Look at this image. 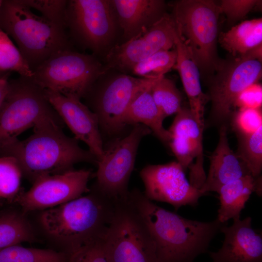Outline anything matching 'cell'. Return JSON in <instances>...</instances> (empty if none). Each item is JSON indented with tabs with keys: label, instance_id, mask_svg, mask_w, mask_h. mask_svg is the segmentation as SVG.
Returning <instances> with one entry per match:
<instances>
[{
	"label": "cell",
	"instance_id": "1",
	"mask_svg": "<svg viewBox=\"0 0 262 262\" xmlns=\"http://www.w3.org/2000/svg\"><path fill=\"white\" fill-rule=\"evenodd\" d=\"M128 197L147 226L159 262H194L227 224L217 218L208 222L185 218L159 206L138 189L129 191Z\"/></svg>",
	"mask_w": 262,
	"mask_h": 262
},
{
	"label": "cell",
	"instance_id": "2",
	"mask_svg": "<svg viewBox=\"0 0 262 262\" xmlns=\"http://www.w3.org/2000/svg\"><path fill=\"white\" fill-rule=\"evenodd\" d=\"M115 207V200L94 185L85 196L42 211L39 221L56 250L69 254L104 236Z\"/></svg>",
	"mask_w": 262,
	"mask_h": 262
},
{
	"label": "cell",
	"instance_id": "3",
	"mask_svg": "<svg viewBox=\"0 0 262 262\" xmlns=\"http://www.w3.org/2000/svg\"><path fill=\"white\" fill-rule=\"evenodd\" d=\"M64 125L61 120H45L33 127L32 135L17 140L2 155L15 157L23 176L32 183L43 176L73 169L79 163L97 164L96 158L89 150L82 148L76 139L64 133Z\"/></svg>",
	"mask_w": 262,
	"mask_h": 262
},
{
	"label": "cell",
	"instance_id": "4",
	"mask_svg": "<svg viewBox=\"0 0 262 262\" xmlns=\"http://www.w3.org/2000/svg\"><path fill=\"white\" fill-rule=\"evenodd\" d=\"M0 28L15 40L32 71L58 51L71 49L65 29L34 14L20 0H3Z\"/></svg>",
	"mask_w": 262,
	"mask_h": 262
},
{
	"label": "cell",
	"instance_id": "5",
	"mask_svg": "<svg viewBox=\"0 0 262 262\" xmlns=\"http://www.w3.org/2000/svg\"><path fill=\"white\" fill-rule=\"evenodd\" d=\"M171 15L177 32L188 49L200 74L211 77L223 60L218 55L219 3L213 0H179Z\"/></svg>",
	"mask_w": 262,
	"mask_h": 262
},
{
	"label": "cell",
	"instance_id": "6",
	"mask_svg": "<svg viewBox=\"0 0 262 262\" xmlns=\"http://www.w3.org/2000/svg\"><path fill=\"white\" fill-rule=\"evenodd\" d=\"M48 119L61 120L44 89L31 78L20 76L9 80L0 107V156L27 129Z\"/></svg>",
	"mask_w": 262,
	"mask_h": 262
},
{
	"label": "cell",
	"instance_id": "7",
	"mask_svg": "<svg viewBox=\"0 0 262 262\" xmlns=\"http://www.w3.org/2000/svg\"><path fill=\"white\" fill-rule=\"evenodd\" d=\"M157 79L108 70L97 80L83 98L97 115L99 128L114 134L125 127L123 118L131 104Z\"/></svg>",
	"mask_w": 262,
	"mask_h": 262
},
{
	"label": "cell",
	"instance_id": "8",
	"mask_svg": "<svg viewBox=\"0 0 262 262\" xmlns=\"http://www.w3.org/2000/svg\"><path fill=\"white\" fill-rule=\"evenodd\" d=\"M106 71L95 55L65 50L33 70L31 79L43 89L81 99Z\"/></svg>",
	"mask_w": 262,
	"mask_h": 262
},
{
	"label": "cell",
	"instance_id": "9",
	"mask_svg": "<svg viewBox=\"0 0 262 262\" xmlns=\"http://www.w3.org/2000/svg\"><path fill=\"white\" fill-rule=\"evenodd\" d=\"M103 245L109 262H159L147 226L128 196L115 200Z\"/></svg>",
	"mask_w": 262,
	"mask_h": 262
},
{
	"label": "cell",
	"instance_id": "10",
	"mask_svg": "<svg viewBox=\"0 0 262 262\" xmlns=\"http://www.w3.org/2000/svg\"><path fill=\"white\" fill-rule=\"evenodd\" d=\"M65 23L72 38L95 54L112 48L119 28L110 0H67Z\"/></svg>",
	"mask_w": 262,
	"mask_h": 262
},
{
	"label": "cell",
	"instance_id": "11",
	"mask_svg": "<svg viewBox=\"0 0 262 262\" xmlns=\"http://www.w3.org/2000/svg\"><path fill=\"white\" fill-rule=\"evenodd\" d=\"M262 74V62L257 60L232 57L223 60L210 78L209 92L211 102L210 116L216 124L226 125L230 119L239 94L258 81Z\"/></svg>",
	"mask_w": 262,
	"mask_h": 262
},
{
	"label": "cell",
	"instance_id": "12",
	"mask_svg": "<svg viewBox=\"0 0 262 262\" xmlns=\"http://www.w3.org/2000/svg\"><path fill=\"white\" fill-rule=\"evenodd\" d=\"M151 132L143 124H134L127 135L117 138L104 148L103 156L97 163L95 185L108 197L117 200L127 196L139 144Z\"/></svg>",
	"mask_w": 262,
	"mask_h": 262
},
{
	"label": "cell",
	"instance_id": "13",
	"mask_svg": "<svg viewBox=\"0 0 262 262\" xmlns=\"http://www.w3.org/2000/svg\"><path fill=\"white\" fill-rule=\"evenodd\" d=\"M177 33L172 15L166 13L146 31L113 46L105 55L106 70L131 72L134 66L153 54L174 48Z\"/></svg>",
	"mask_w": 262,
	"mask_h": 262
},
{
	"label": "cell",
	"instance_id": "14",
	"mask_svg": "<svg viewBox=\"0 0 262 262\" xmlns=\"http://www.w3.org/2000/svg\"><path fill=\"white\" fill-rule=\"evenodd\" d=\"M90 170L72 169L40 177L26 192H21L15 201L24 213L45 210L78 198L90 189Z\"/></svg>",
	"mask_w": 262,
	"mask_h": 262
},
{
	"label": "cell",
	"instance_id": "15",
	"mask_svg": "<svg viewBox=\"0 0 262 262\" xmlns=\"http://www.w3.org/2000/svg\"><path fill=\"white\" fill-rule=\"evenodd\" d=\"M140 176L148 199L169 203L175 211L183 206H197L200 197L206 195L191 184L178 162L147 165Z\"/></svg>",
	"mask_w": 262,
	"mask_h": 262
},
{
	"label": "cell",
	"instance_id": "16",
	"mask_svg": "<svg viewBox=\"0 0 262 262\" xmlns=\"http://www.w3.org/2000/svg\"><path fill=\"white\" fill-rule=\"evenodd\" d=\"M203 129L196 122L189 108L182 107L168 131L171 135L169 145L177 162L184 171L189 170V182L200 189L206 176L203 167L202 145Z\"/></svg>",
	"mask_w": 262,
	"mask_h": 262
},
{
	"label": "cell",
	"instance_id": "17",
	"mask_svg": "<svg viewBox=\"0 0 262 262\" xmlns=\"http://www.w3.org/2000/svg\"><path fill=\"white\" fill-rule=\"evenodd\" d=\"M45 90L49 102L74 138L85 143L98 162L100 161L104 147L97 115L80 99Z\"/></svg>",
	"mask_w": 262,
	"mask_h": 262
},
{
	"label": "cell",
	"instance_id": "18",
	"mask_svg": "<svg viewBox=\"0 0 262 262\" xmlns=\"http://www.w3.org/2000/svg\"><path fill=\"white\" fill-rule=\"evenodd\" d=\"M251 222L249 216L236 219L231 226L221 228L224 240L217 251L209 252L212 262H262V235Z\"/></svg>",
	"mask_w": 262,
	"mask_h": 262
},
{
	"label": "cell",
	"instance_id": "19",
	"mask_svg": "<svg viewBox=\"0 0 262 262\" xmlns=\"http://www.w3.org/2000/svg\"><path fill=\"white\" fill-rule=\"evenodd\" d=\"M110 0L124 41L146 31L167 13L163 0Z\"/></svg>",
	"mask_w": 262,
	"mask_h": 262
},
{
	"label": "cell",
	"instance_id": "20",
	"mask_svg": "<svg viewBox=\"0 0 262 262\" xmlns=\"http://www.w3.org/2000/svg\"><path fill=\"white\" fill-rule=\"evenodd\" d=\"M227 130V126L220 127L219 141L210 157L208 174L200 189L205 195L209 192H218L227 183L251 175L245 164L230 148Z\"/></svg>",
	"mask_w": 262,
	"mask_h": 262
},
{
	"label": "cell",
	"instance_id": "21",
	"mask_svg": "<svg viewBox=\"0 0 262 262\" xmlns=\"http://www.w3.org/2000/svg\"><path fill=\"white\" fill-rule=\"evenodd\" d=\"M174 47L177 51V58L173 68H175L180 74L193 116L198 124L204 128L205 107L209 99L208 95L202 90L199 69L178 32Z\"/></svg>",
	"mask_w": 262,
	"mask_h": 262
},
{
	"label": "cell",
	"instance_id": "22",
	"mask_svg": "<svg viewBox=\"0 0 262 262\" xmlns=\"http://www.w3.org/2000/svg\"><path fill=\"white\" fill-rule=\"evenodd\" d=\"M262 177L248 175L222 186L218 191L220 206L216 218L222 223L230 219L240 218L242 211L251 194L255 192L262 196Z\"/></svg>",
	"mask_w": 262,
	"mask_h": 262
},
{
	"label": "cell",
	"instance_id": "23",
	"mask_svg": "<svg viewBox=\"0 0 262 262\" xmlns=\"http://www.w3.org/2000/svg\"><path fill=\"white\" fill-rule=\"evenodd\" d=\"M151 86L141 93L131 104L124 115L123 124L125 127L143 124L162 142L168 144L171 135L168 130L164 127V118L153 100Z\"/></svg>",
	"mask_w": 262,
	"mask_h": 262
},
{
	"label": "cell",
	"instance_id": "24",
	"mask_svg": "<svg viewBox=\"0 0 262 262\" xmlns=\"http://www.w3.org/2000/svg\"><path fill=\"white\" fill-rule=\"evenodd\" d=\"M221 46L232 57H240L262 44V18L244 21L218 37Z\"/></svg>",
	"mask_w": 262,
	"mask_h": 262
},
{
	"label": "cell",
	"instance_id": "25",
	"mask_svg": "<svg viewBox=\"0 0 262 262\" xmlns=\"http://www.w3.org/2000/svg\"><path fill=\"white\" fill-rule=\"evenodd\" d=\"M33 229L23 213L10 211L0 216V249L35 240Z\"/></svg>",
	"mask_w": 262,
	"mask_h": 262
},
{
	"label": "cell",
	"instance_id": "26",
	"mask_svg": "<svg viewBox=\"0 0 262 262\" xmlns=\"http://www.w3.org/2000/svg\"><path fill=\"white\" fill-rule=\"evenodd\" d=\"M67 254L52 248L27 247L20 244L0 249V262H65Z\"/></svg>",
	"mask_w": 262,
	"mask_h": 262
},
{
	"label": "cell",
	"instance_id": "27",
	"mask_svg": "<svg viewBox=\"0 0 262 262\" xmlns=\"http://www.w3.org/2000/svg\"><path fill=\"white\" fill-rule=\"evenodd\" d=\"M237 156L245 164L251 175L261 176L262 169V126L247 135H238Z\"/></svg>",
	"mask_w": 262,
	"mask_h": 262
},
{
	"label": "cell",
	"instance_id": "28",
	"mask_svg": "<svg viewBox=\"0 0 262 262\" xmlns=\"http://www.w3.org/2000/svg\"><path fill=\"white\" fill-rule=\"evenodd\" d=\"M153 100L164 118L177 114L182 107V96L175 82L162 76L151 87Z\"/></svg>",
	"mask_w": 262,
	"mask_h": 262
},
{
	"label": "cell",
	"instance_id": "29",
	"mask_svg": "<svg viewBox=\"0 0 262 262\" xmlns=\"http://www.w3.org/2000/svg\"><path fill=\"white\" fill-rule=\"evenodd\" d=\"M176 58L175 47L171 49L161 50L136 64L131 72L139 78L158 79L174 67Z\"/></svg>",
	"mask_w": 262,
	"mask_h": 262
},
{
	"label": "cell",
	"instance_id": "30",
	"mask_svg": "<svg viewBox=\"0 0 262 262\" xmlns=\"http://www.w3.org/2000/svg\"><path fill=\"white\" fill-rule=\"evenodd\" d=\"M23 176L21 166L15 157L0 156V198L15 201L21 192Z\"/></svg>",
	"mask_w": 262,
	"mask_h": 262
},
{
	"label": "cell",
	"instance_id": "31",
	"mask_svg": "<svg viewBox=\"0 0 262 262\" xmlns=\"http://www.w3.org/2000/svg\"><path fill=\"white\" fill-rule=\"evenodd\" d=\"M0 70L18 73L20 76L31 78L32 70L9 36L0 28Z\"/></svg>",
	"mask_w": 262,
	"mask_h": 262
},
{
	"label": "cell",
	"instance_id": "32",
	"mask_svg": "<svg viewBox=\"0 0 262 262\" xmlns=\"http://www.w3.org/2000/svg\"><path fill=\"white\" fill-rule=\"evenodd\" d=\"M29 7L34 8L42 16L66 29L65 16L67 0H20Z\"/></svg>",
	"mask_w": 262,
	"mask_h": 262
},
{
	"label": "cell",
	"instance_id": "33",
	"mask_svg": "<svg viewBox=\"0 0 262 262\" xmlns=\"http://www.w3.org/2000/svg\"><path fill=\"white\" fill-rule=\"evenodd\" d=\"M237 136L251 134L262 126L261 109L242 108L235 111L230 118Z\"/></svg>",
	"mask_w": 262,
	"mask_h": 262
},
{
	"label": "cell",
	"instance_id": "34",
	"mask_svg": "<svg viewBox=\"0 0 262 262\" xmlns=\"http://www.w3.org/2000/svg\"><path fill=\"white\" fill-rule=\"evenodd\" d=\"M104 237L67 254L65 262H109L104 247Z\"/></svg>",
	"mask_w": 262,
	"mask_h": 262
},
{
	"label": "cell",
	"instance_id": "35",
	"mask_svg": "<svg viewBox=\"0 0 262 262\" xmlns=\"http://www.w3.org/2000/svg\"><path fill=\"white\" fill-rule=\"evenodd\" d=\"M260 3L262 1L258 0H222L219 5L221 13H224L228 22L232 24L243 18Z\"/></svg>",
	"mask_w": 262,
	"mask_h": 262
},
{
	"label": "cell",
	"instance_id": "36",
	"mask_svg": "<svg viewBox=\"0 0 262 262\" xmlns=\"http://www.w3.org/2000/svg\"><path fill=\"white\" fill-rule=\"evenodd\" d=\"M262 87L258 82L254 83L244 89L238 96L234 108L261 109Z\"/></svg>",
	"mask_w": 262,
	"mask_h": 262
},
{
	"label": "cell",
	"instance_id": "37",
	"mask_svg": "<svg viewBox=\"0 0 262 262\" xmlns=\"http://www.w3.org/2000/svg\"><path fill=\"white\" fill-rule=\"evenodd\" d=\"M10 72L0 78V107L7 93Z\"/></svg>",
	"mask_w": 262,
	"mask_h": 262
},
{
	"label": "cell",
	"instance_id": "38",
	"mask_svg": "<svg viewBox=\"0 0 262 262\" xmlns=\"http://www.w3.org/2000/svg\"><path fill=\"white\" fill-rule=\"evenodd\" d=\"M10 72H7V71H3L0 70V78L5 75L7 73H9Z\"/></svg>",
	"mask_w": 262,
	"mask_h": 262
},
{
	"label": "cell",
	"instance_id": "39",
	"mask_svg": "<svg viewBox=\"0 0 262 262\" xmlns=\"http://www.w3.org/2000/svg\"><path fill=\"white\" fill-rule=\"evenodd\" d=\"M3 0H0V8L2 4Z\"/></svg>",
	"mask_w": 262,
	"mask_h": 262
}]
</instances>
